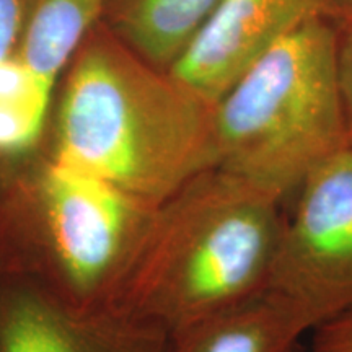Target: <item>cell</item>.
Returning <instances> with one entry per match:
<instances>
[{
  "mask_svg": "<svg viewBox=\"0 0 352 352\" xmlns=\"http://www.w3.org/2000/svg\"><path fill=\"white\" fill-rule=\"evenodd\" d=\"M39 147L160 204L217 164L214 107L96 23L56 88Z\"/></svg>",
  "mask_w": 352,
  "mask_h": 352,
  "instance_id": "obj_1",
  "label": "cell"
},
{
  "mask_svg": "<svg viewBox=\"0 0 352 352\" xmlns=\"http://www.w3.org/2000/svg\"><path fill=\"white\" fill-rule=\"evenodd\" d=\"M289 206L214 165L157 204L109 305L168 333L266 289Z\"/></svg>",
  "mask_w": 352,
  "mask_h": 352,
  "instance_id": "obj_2",
  "label": "cell"
},
{
  "mask_svg": "<svg viewBox=\"0 0 352 352\" xmlns=\"http://www.w3.org/2000/svg\"><path fill=\"white\" fill-rule=\"evenodd\" d=\"M155 208L41 147L0 160V276L32 280L72 307H108Z\"/></svg>",
  "mask_w": 352,
  "mask_h": 352,
  "instance_id": "obj_3",
  "label": "cell"
},
{
  "mask_svg": "<svg viewBox=\"0 0 352 352\" xmlns=\"http://www.w3.org/2000/svg\"><path fill=\"white\" fill-rule=\"evenodd\" d=\"M217 166L292 204L300 184L349 145L334 26L311 16L277 41L214 107Z\"/></svg>",
  "mask_w": 352,
  "mask_h": 352,
  "instance_id": "obj_4",
  "label": "cell"
},
{
  "mask_svg": "<svg viewBox=\"0 0 352 352\" xmlns=\"http://www.w3.org/2000/svg\"><path fill=\"white\" fill-rule=\"evenodd\" d=\"M266 290L311 331L352 310V145L300 184L277 241Z\"/></svg>",
  "mask_w": 352,
  "mask_h": 352,
  "instance_id": "obj_5",
  "label": "cell"
},
{
  "mask_svg": "<svg viewBox=\"0 0 352 352\" xmlns=\"http://www.w3.org/2000/svg\"><path fill=\"white\" fill-rule=\"evenodd\" d=\"M168 341L162 327L116 307L77 308L0 276V352H166Z\"/></svg>",
  "mask_w": 352,
  "mask_h": 352,
  "instance_id": "obj_6",
  "label": "cell"
},
{
  "mask_svg": "<svg viewBox=\"0 0 352 352\" xmlns=\"http://www.w3.org/2000/svg\"><path fill=\"white\" fill-rule=\"evenodd\" d=\"M316 15H324L320 0H219L170 74L215 107L277 41Z\"/></svg>",
  "mask_w": 352,
  "mask_h": 352,
  "instance_id": "obj_7",
  "label": "cell"
},
{
  "mask_svg": "<svg viewBox=\"0 0 352 352\" xmlns=\"http://www.w3.org/2000/svg\"><path fill=\"white\" fill-rule=\"evenodd\" d=\"M310 331L297 311L264 289L171 333L166 352H294Z\"/></svg>",
  "mask_w": 352,
  "mask_h": 352,
  "instance_id": "obj_8",
  "label": "cell"
},
{
  "mask_svg": "<svg viewBox=\"0 0 352 352\" xmlns=\"http://www.w3.org/2000/svg\"><path fill=\"white\" fill-rule=\"evenodd\" d=\"M219 0H103L101 23L158 69L170 70Z\"/></svg>",
  "mask_w": 352,
  "mask_h": 352,
  "instance_id": "obj_9",
  "label": "cell"
},
{
  "mask_svg": "<svg viewBox=\"0 0 352 352\" xmlns=\"http://www.w3.org/2000/svg\"><path fill=\"white\" fill-rule=\"evenodd\" d=\"M103 0H20L13 54L57 85L91 28L101 21Z\"/></svg>",
  "mask_w": 352,
  "mask_h": 352,
  "instance_id": "obj_10",
  "label": "cell"
},
{
  "mask_svg": "<svg viewBox=\"0 0 352 352\" xmlns=\"http://www.w3.org/2000/svg\"><path fill=\"white\" fill-rule=\"evenodd\" d=\"M56 88L15 54L0 60V160L26 155L41 145Z\"/></svg>",
  "mask_w": 352,
  "mask_h": 352,
  "instance_id": "obj_11",
  "label": "cell"
},
{
  "mask_svg": "<svg viewBox=\"0 0 352 352\" xmlns=\"http://www.w3.org/2000/svg\"><path fill=\"white\" fill-rule=\"evenodd\" d=\"M334 69L347 139L352 145V13L333 20Z\"/></svg>",
  "mask_w": 352,
  "mask_h": 352,
  "instance_id": "obj_12",
  "label": "cell"
},
{
  "mask_svg": "<svg viewBox=\"0 0 352 352\" xmlns=\"http://www.w3.org/2000/svg\"><path fill=\"white\" fill-rule=\"evenodd\" d=\"M310 352H352V310L320 324Z\"/></svg>",
  "mask_w": 352,
  "mask_h": 352,
  "instance_id": "obj_13",
  "label": "cell"
},
{
  "mask_svg": "<svg viewBox=\"0 0 352 352\" xmlns=\"http://www.w3.org/2000/svg\"><path fill=\"white\" fill-rule=\"evenodd\" d=\"M20 0H0V60L13 54L19 36Z\"/></svg>",
  "mask_w": 352,
  "mask_h": 352,
  "instance_id": "obj_14",
  "label": "cell"
},
{
  "mask_svg": "<svg viewBox=\"0 0 352 352\" xmlns=\"http://www.w3.org/2000/svg\"><path fill=\"white\" fill-rule=\"evenodd\" d=\"M324 15L331 20L341 19L352 13V0H320Z\"/></svg>",
  "mask_w": 352,
  "mask_h": 352,
  "instance_id": "obj_15",
  "label": "cell"
},
{
  "mask_svg": "<svg viewBox=\"0 0 352 352\" xmlns=\"http://www.w3.org/2000/svg\"><path fill=\"white\" fill-rule=\"evenodd\" d=\"M294 352H303V351H300V349H298V347H297V349H296V351H294Z\"/></svg>",
  "mask_w": 352,
  "mask_h": 352,
  "instance_id": "obj_16",
  "label": "cell"
}]
</instances>
